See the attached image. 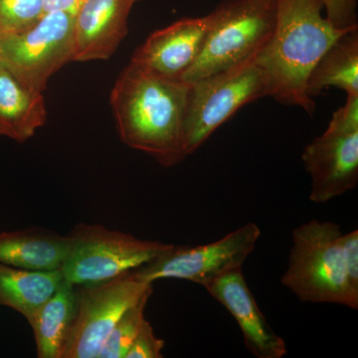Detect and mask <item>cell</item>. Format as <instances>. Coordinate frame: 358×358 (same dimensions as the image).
I'll return each instance as SVG.
<instances>
[{
    "instance_id": "cell-17",
    "label": "cell",
    "mask_w": 358,
    "mask_h": 358,
    "mask_svg": "<svg viewBox=\"0 0 358 358\" xmlns=\"http://www.w3.org/2000/svg\"><path fill=\"white\" fill-rule=\"evenodd\" d=\"M77 308L76 287L65 281L29 322L39 358H61Z\"/></svg>"
},
{
    "instance_id": "cell-12",
    "label": "cell",
    "mask_w": 358,
    "mask_h": 358,
    "mask_svg": "<svg viewBox=\"0 0 358 358\" xmlns=\"http://www.w3.org/2000/svg\"><path fill=\"white\" fill-rule=\"evenodd\" d=\"M141 0H84L74 16L75 62L107 60L128 34L129 13Z\"/></svg>"
},
{
    "instance_id": "cell-19",
    "label": "cell",
    "mask_w": 358,
    "mask_h": 358,
    "mask_svg": "<svg viewBox=\"0 0 358 358\" xmlns=\"http://www.w3.org/2000/svg\"><path fill=\"white\" fill-rule=\"evenodd\" d=\"M150 296L152 294H145L124 312L96 358H126L127 352L145 322V310Z\"/></svg>"
},
{
    "instance_id": "cell-16",
    "label": "cell",
    "mask_w": 358,
    "mask_h": 358,
    "mask_svg": "<svg viewBox=\"0 0 358 358\" xmlns=\"http://www.w3.org/2000/svg\"><path fill=\"white\" fill-rule=\"evenodd\" d=\"M63 282L61 268L29 270L0 264V306L13 308L29 322Z\"/></svg>"
},
{
    "instance_id": "cell-21",
    "label": "cell",
    "mask_w": 358,
    "mask_h": 358,
    "mask_svg": "<svg viewBox=\"0 0 358 358\" xmlns=\"http://www.w3.org/2000/svg\"><path fill=\"white\" fill-rule=\"evenodd\" d=\"M164 348V341L155 336L152 324L145 320L126 358H162Z\"/></svg>"
},
{
    "instance_id": "cell-20",
    "label": "cell",
    "mask_w": 358,
    "mask_h": 358,
    "mask_svg": "<svg viewBox=\"0 0 358 358\" xmlns=\"http://www.w3.org/2000/svg\"><path fill=\"white\" fill-rule=\"evenodd\" d=\"M43 14V0H0V38L22 31Z\"/></svg>"
},
{
    "instance_id": "cell-13",
    "label": "cell",
    "mask_w": 358,
    "mask_h": 358,
    "mask_svg": "<svg viewBox=\"0 0 358 358\" xmlns=\"http://www.w3.org/2000/svg\"><path fill=\"white\" fill-rule=\"evenodd\" d=\"M205 289L236 320L245 345L254 357L282 358L286 355V343L268 326L242 268L222 275Z\"/></svg>"
},
{
    "instance_id": "cell-10",
    "label": "cell",
    "mask_w": 358,
    "mask_h": 358,
    "mask_svg": "<svg viewBox=\"0 0 358 358\" xmlns=\"http://www.w3.org/2000/svg\"><path fill=\"white\" fill-rule=\"evenodd\" d=\"M73 14L52 11L22 31L0 38V62L21 82L43 93L52 75L73 58Z\"/></svg>"
},
{
    "instance_id": "cell-23",
    "label": "cell",
    "mask_w": 358,
    "mask_h": 358,
    "mask_svg": "<svg viewBox=\"0 0 358 358\" xmlns=\"http://www.w3.org/2000/svg\"><path fill=\"white\" fill-rule=\"evenodd\" d=\"M341 242L348 282L358 294V230L341 235Z\"/></svg>"
},
{
    "instance_id": "cell-8",
    "label": "cell",
    "mask_w": 358,
    "mask_h": 358,
    "mask_svg": "<svg viewBox=\"0 0 358 358\" xmlns=\"http://www.w3.org/2000/svg\"><path fill=\"white\" fill-rule=\"evenodd\" d=\"M301 159L310 176L313 203H327L357 187L358 96H348L324 133L305 148Z\"/></svg>"
},
{
    "instance_id": "cell-18",
    "label": "cell",
    "mask_w": 358,
    "mask_h": 358,
    "mask_svg": "<svg viewBox=\"0 0 358 358\" xmlns=\"http://www.w3.org/2000/svg\"><path fill=\"white\" fill-rule=\"evenodd\" d=\"M336 87L346 96H358V29L345 33L324 54L308 78L307 94L313 99Z\"/></svg>"
},
{
    "instance_id": "cell-14",
    "label": "cell",
    "mask_w": 358,
    "mask_h": 358,
    "mask_svg": "<svg viewBox=\"0 0 358 358\" xmlns=\"http://www.w3.org/2000/svg\"><path fill=\"white\" fill-rule=\"evenodd\" d=\"M46 119L43 94L21 82L0 62V136L23 143Z\"/></svg>"
},
{
    "instance_id": "cell-24",
    "label": "cell",
    "mask_w": 358,
    "mask_h": 358,
    "mask_svg": "<svg viewBox=\"0 0 358 358\" xmlns=\"http://www.w3.org/2000/svg\"><path fill=\"white\" fill-rule=\"evenodd\" d=\"M84 0H43L44 13L61 11L75 15Z\"/></svg>"
},
{
    "instance_id": "cell-5",
    "label": "cell",
    "mask_w": 358,
    "mask_h": 358,
    "mask_svg": "<svg viewBox=\"0 0 358 358\" xmlns=\"http://www.w3.org/2000/svg\"><path fill=\"white\" fill-rule=\"evenodd\" d=\"M189 84L185 122L186 157L194 154L238 110L270 96L267 76L256 56Z\"/></svg>"
},
{
    "instance_id": "cell-6",
    "label": "cell",
    "mask_w": 358,
    "mask_h": 358,
    "mask_svg": "<svg viewBox=\"0 0 358 358\" xmlns=\"http://www.w3.org/2000/svg\"><path fill=\"white\" fill-rule=\"evenodd\" d=\"M69 235V252L61 272L73 286L113 279L152 262L173 245L141 240L98 224H79Z\"/></svg>"
},
{
    "instance_id": "cell-2",
    "label": "cell",
    "mask_w": 358,
    "mask_h": 358,
    "mask_svg": "<svg viewBox=\"0 0 358 358\" xmlns=\"http://www.w3.org/2000/svg\"><path fill=\"white\" fill-rule=\"evenodd\" d=\"M274 31L256 55L267 76L271 98L301 108L308 115L317 103L307 94L308 78L315 64L345 33L326 16L324 0H275Z\"/></svg>"
},
{
    "instance_id": "cell-15",
    "label": "cell",
    "mask_w": 358,
    "mask_h": 358,
    "mask_svg": "<svg viewBox=\"0 0 358 358\" xmlns=\"http://www.w3.org/2000/svg\"><path fill=\"white\" fill-rule=\"evenodd\" d=\"M71 244L70 235L31 228L0 233V264L29 270H58Z\"/></svg>"
},
{
    "instance_id": "cell-22",
    "label": "cell",
    "mask_w": 358,
    "mask_h": 358,
    "mask_svg": "<svg viewBox=\"0 0 358 358\" xmlns=\"http://www.w3.org/2000/svg\"><path fill=\"white\" fill-rule=\"evenodd\" d=\"M326 17L338 29L358 28L357 0H324Z\"/></svg>"
},
{
    "instance_id": "cell-7",
    "label": "cell",
    "mask_w": 358,
    "mask_h": 358,
    "mask_svg": "<svg viewBox=\"0 0 358 358\" xmlns=\"http://www.w3.org/2000/svg\"><path fill=\"white\" fill-rule=\"evenodd\" d=\"M77 308L61 358H96L115 324L127 310L145 294L152 282L134 271L96 284L75 286Z\"/></svg>"
},
{
    "instance_id": "cell-3",
    "label": "cell",
    "mask_w": 358,
    "mask_h": 358,
    "mask_svg": "<svg viewBox=\"0 0 358 358\" xmlns=\"http://www.w3.org/2000/svg\"><path fill=\"white\" fill-rule=\"evenodd\" d=\"M341 235L338 224L317 219L294 228L282 286L303 301L357 310L358 294L346 275Z\"/></svg>"
},
{
    "instance_id": "cell-11",
    "label": "cell",
    "mask_w": 358,
    "mask_h": 358,
    "mask_svg": "<svg viewBox=\"0 0 358 358\" xmlns=\"http://www.w3.org/2000/svg\"><path fill=\"white\" fill-rule=\"evenodd\" d=\"M208 27L206 16L183 18L152 33L131 62L157 76L181 80L199 58Z\"/></svg>"
},
{
    "instance_id": "cell-9",
    "label": "cell",
    "mask_w": 358,
    "mask_h": 358,
    "mask_svg": "<svg viewBox=\"0 0 358 358\" xmlns=\"http://www.w3.org/2000/svg\"><path fill=\"white\" fill-rule=\"evenodd\" d=\"M260 237V227L255 223H248L212 243L199 246L173 245L152 262L133 271L145 282L185 280L206 288L222 275L242 268Z\"/></svg>"
},
{
    "instance_id": "cell-4",
    "label": "cell",
    "mask_w": 358,
    "mask_h": 358,
    "mask_svg": "<svg viewBox=\"0 0 358 358\" xmlns=\"http://www.w3.org/2000/svg\"><path fill=\"white\" fill-rule=\"evenodd\" d=\"M275 13V0L221 1L207 15L203 46L182 81L194 83L256 56L272 36Z\"/></svg>"
},
{
    "instance_id": "cell-1",
    "label": "cell",
    "mask_w": 358,
    "mask_h": 358,
    "mask_svg": "<svg viewBox=\"0 0 358 358\" xmlns=\"http://www.w3.org/2000/svg\"><path fill=\"white\" fill-rule=\"evenodd\" d=\"M190 84L166 79L129 63L110 93L120 138L162 166L185 159V122Z\"/></svg>"
}]
</instances>
